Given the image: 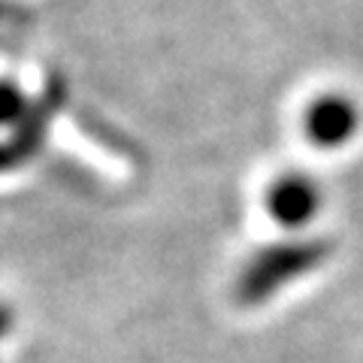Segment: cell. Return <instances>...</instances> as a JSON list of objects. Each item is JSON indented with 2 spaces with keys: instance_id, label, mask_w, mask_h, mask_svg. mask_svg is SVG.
I'll use <instances>...</instances> for the list:
<instances>
[{
  "instance_id": "obj_1",
  "label": "cell",
  "mask_w": 363,
  "mask_h": 363,
  "mask_svg": "<svg viewBox=\"0 0 363 363\" xmlns=\"http://www.w3.org/2000/svg\"><path fill=\"white\" fill-rule=\"evenodd\" d=\"M306 136L318 149H342L360 130V109L348 94H318L306 109Z\"/></svg>"
},
{
  "instance_id": "obj_2",
  "label": "cell",
  "mask_w": 363,
  "mask_h": 363,
  "mask_svg": "<svg viewBox=\"0 0 363 363\" xmlns=\"http://www.w3.org/2000/svg\"><path fill=\"white\" fill-rule=\"evenodd\" d=\"M318 206V188L306 179H288L276 188V209L285 221H303Z\"/></svg>"
}]
</instances>
